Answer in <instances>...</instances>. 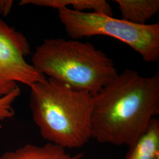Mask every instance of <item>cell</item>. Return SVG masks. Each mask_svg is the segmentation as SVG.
Segmentation results:
<instances>
[{
	"label": "cell",
	"mask_w": 159,
	"mask_h": 159,
	"mask_svg": "<svg viewBox=\"0 0 159 159\" xmlns=\"http://www.w3.org/2000/svg\"><path fill=\"white\" fill-rule=\"evenodd\" d=\"M159 113V74L125 69L93 96L91 138L130 147Z\"/></svg>",
	"instance_id": "obj_1"
},
{
	"label": "cell",
	"mask_w": 159,
	"mask_h": 159,
	"mask_svg": "<svg viewBox=\"0 0 159 159\" xmlns=\"http://www.w3.org/2000/svg\"><path fill=\"white\" fill-rule=\"evenodd\" d=\"M30 107L42 137L62 148H79L91 138L93 96L52 79L30 87Z\"/></svg>",
	"instance_id": "obj_2"
},
{
	"label": "cell",
	"mask_w": 159,
	"mask_h": 159,
	"mask_svg": "<svg viewBox=\"0 0 159 159\" xmlns=\"http://www.w3.org/2000/svg\"><path fill=\"white\" fill-rule=\"evenodd\" d=\"M35 70L48 78L95 95L118 75L113 60L90 43L49 39L31 58Z\"/></svg>",
	"instance_id": "obj_3"
},
{
	"label": "cell",
	"mask_w": 159,
	"mask_h": 159,
	"mask_svg": "<svg viewBox=\"0 0 159 159\" xmlns=\"http://www.w3.org/2000/svg\"><path fill=\"white\" fill-rule=\"evenodd\" d=\"M58 12V17L71 39L109 36L130 46L146 62H156L159 59V23L137 25L102 13L76 11L67 8Z\"/></svg>",
	"instance_id": "obj_4"
},
{
	"label": "cell",
	"mask_w": 159,
	"mask_h": 159,
	"mask_svg": "<svg viewBox=\"0 0 159 159\" xmlns=\"http://www.w3.org/2000/svg\"><path fill=\"white\" fill-rule=\"evenodd\" d=\"M30 52L26 37L0 18V97L14 91L18 83L30 87L47 79L26 61Z\"/></svg>",
	"instance_id": "obj_5"
},
{
	"label": "cell",
	"mask_w": 159,
	"mask_h": 159,
	"mask_svg": "<svg viewBox=\"0 0 159 159\" xmlns=\"http://www.w3.org/2000/svg\"><path fill=\"white\" fill-rule=\"evenodd\" d=\"M125 159H159V121L151 120L145 131L131 146Z\"/></svg>",
	"instance_id": "obj_6"
},
{
	"label": "cell",
	"mask_w": 159,
	"mask_h": 159,
	"mask_svg": "<svg viewBox=\"0 0 159 159\" xmlns=\"http://www.w3.org/2000/svg\"><path fill=\"white\" fill-rule=\"evenodd\" d=\"M81 154L72 156L64 148L48 143L43 146L26 144L14 151L8 152L2 159H80Z\"/></svg>",
	"instance_id": "obj_7"
},
{
	"label": "cell",
	"mask_w": 159,
	"mask_h": 159,
	"mask_svg": "<svg viewBox=\"0 0 159 159\" xmlns=\"http://www.w3.org/2000/svg\"><path fill=\"white\" fill-rule=\"evenodd\" d=\"M122 20L137 25H145L159 10V0H115Z\"/></svg>",
	"instance_id": "obj_8"
},
{
	"label": "cell",
	"mask_w": 159,
	"mask_h": 159,
	"mask_svg": "<svg viewBox=\"0 0 159 159\" xmlns=\"http://www.w3.org/2000/svg\"><path fill=\"white\" fill-rule=\"evenodd\" d=\"M31 4L36 6L50 7L59 10L73 7L71 9L76 11L93 10L94 12L102 13L113 17L111 7L104 0H22L20 5Z\"/></svg>",
	"instance_id": "obj_9"
},
{
	"label": "cell",
	"mask_w": 159,
	"mask_h": 159,
	"mask_svg": "<svg viewBox=\"0 0 159 159\" xmlns=\"http://www.w3.org/2000/svg\"><path fill=\"white\" fill-rule=\"evenodd\" d=\"M21 94L19 87L10 94L0 97V120L12 118L15 114L12 104Z\"/></svg>",
	"instance_id": "obj_10"
},
{
	"label": "cell",
	"mask_w": 159,
	"mask_h": 159,
	"mask_svg": "<svg viewBox=\"0 0 159 159\" xmlns=\"http://www.w3.org/2000/svg\"><path fill=\"white\" fill-rule=\"evenodd\" d=\"M13 4L12 0H0V13L4 16H7L11 11Z\"/></svg>",
	"instance_id": "obj_11"
},
{
	"label": "cell",
	"mask_w": 159,
	"mask_h": 159,
	"mask_svg": "<svg viewBox=\"0 0 159 159\" xmlns=\"http://www.w3.org/2000/svg\"><path fill=\"white\" fill-rule=\"evenodd\" d=\"M0 159H1V157H0Z\"/></svg>",
	"instance_id": "obj_12"
}]
</instances>
